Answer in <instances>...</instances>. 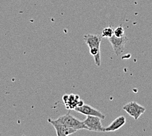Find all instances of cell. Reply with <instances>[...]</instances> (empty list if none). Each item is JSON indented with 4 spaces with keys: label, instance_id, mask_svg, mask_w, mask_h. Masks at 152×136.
Returning a JSON list of instances; mask_svg holds the SVG:
<instances>
[{
    "label": "cell",
    "instance_id": "cell-1",
    "mask_svg": "<svg viewBox=\"0 0 152 136\" xmlns=\"http://www.w3.org/2000/svg\"><path fill=\"white\" fill-rule=\"evenodd\" d=\"M84 40L90 49L91 55L93 56L94 63L100 67L101 65L100 43L102 36L98 35L87 34L84 36Z\"/></svg>",
    "mask_w": 152,
    "mask_h": 136
},
{
    "label": "cell",
    "instance_id": "cell-2",
    "mask_svg": "<svg viewBox=\"0 0 152 136\" xmlns=\"http://www.w3.org/2000/svg\"><path fill=\"white\" fill-rule=\"evenodd\" d=\"M55 121L62 124H64L69 128L75 129L76 130L80 129H88V128L84 124L83 122L80 121V120L76 119L74 116L71 115L69 113L61 116Z\"/></svg>",
    "mask_w": 152,
    "mask_h": 136
},
{
    "label": "cell",
    "instance_id": "cell-3",
    "mask_svg": "<svg viewBox=\"0 0 152 136\" xmlns=\"http://www.w3.org/2000/svg\"><path fill=\"white\" fill-rule=\"evenodd\" d=\"M123 109L136 121H137L145 111V108L144 107L140 105V104L135 102H131L126 103L123 106Z\"/></svg>",
    "mask_w": 152,
    "mask_h": 136
},
{
    "label": "cell",
    "instance_id": "cell-4",
    "mask_svg": "<svg viewBox=\"0 0 152 136\" xmlns=\"http://www.w3.org/2000/svg\"><path fill=\"white\" fill-rule=\"evenodd\" d=\"M62 101L66 109L68 110H74L76 107L83 105L84 104L83 101L80 100V96L74 94L64 95L62 96Z\"/></svg>",
    "mask_w": 152,
    "mask_h": 136
},
{
    "label": "cell",
    "instance_id": "cell-5",
    "mask_svg": "<svg viewBox=\"0 0 152 136\" xmlns=\"http://www.w3.org/2000/svg\"><path fill=\"white\" fill-rule=\"evenodd\" d=\"M100 117L95 116H87L83 122L88 128V130L93 132H104V128Z\"/></svg>",
    "mask_w": 152,
    "mask_h": 136
},
{
    "label": "cell",
    "instance_id": "cell-6",
    "mask_svg": "<svg viewBox=\"0 0 152 136\" xmlns=\"http://www.w3.org/2000/svg\"><path fill=\"white\" fill-rule=\"evenodd\" d=\"M109 41L112 45L113 51L117 56L121 55L125 49V45L128 41V38L125 36L122 37H117L113 36L109 38Z\"/></svg>",
    "mask_w": 152,
    "mask_h": 136
},
{
    "label": "cell",
    "instance_id": "cell-7",
    "mask_svg": "<svg viewBox=\"0 0 152 136\" xmlns=\"http://www.w3.org/2000/svg\"><path fill=\"white\" fill-rule=\"evenodd\" d=\"M74 111L83 114L86 116H95L100 117L101 119H105L106 116L101 113L100 111L94 109L92 106L87 105V104H83V105L76 107Z\"/></svg>",
    "mask_w": 152,
    "mask_h": 136
},
{
    "label": "cell",
    "instance_id": "cell-8",
    "mask_svg": "<svg viewBox=\"0 0 152 136\" xmlns=\"http://www.w3.org/2000/svg\"><path fill=\"white\" fill-rule=\"evenodd\" d=\"M48 122L50 123L53 126V127L55 128L56 132V135L58 136L69 135L74 134V133L77 131L75 129L69 128L64 124H62L61 123L56 122L55 120H52L49 119H48Z\"/></svg>",
    "mask_w": 152,
    "mask_h": 136
},
{
    "label": "cell",
    "instance_id": "cell-9",
    "mask_svg": "<svg viewBox=\"0 0 152 136\" xmlns=\"http://www.w3.org/2000/svg\"><path fill=\"white\" fill-rule=\"evenodd\" d=\"M125 123L126 119L125 116H120L114 120L108 126H107L106 128H104V132H110L118 130L119 129H120L125 125Z\"/></svg>",
    "mask_w": 152,
    "mask_h": 136
},
{
    "label": "cell",
    "instance_id": "cell-10",
    "mask_svg": "<svg viewBox=\"0 0 152 136\" xmlns=\"http://www.w3.org/2000/svg\"><path fill=\"white\" fill-rule=\"evenodd\" d=\"M113 35H114V30L112 29V28L107 27L104 28L102 31V37H105L109 39V38L112 37Z\"/></svg>",
    "mask_w": 152,
    "mask_h": 136
},
{
    "label": "cell",
    "instance_id": "cell-11",
    "mask_svg": "<svg viewBox=\"0 0 152 136\" xmlns=\"http://www.w3.org/2000/svg\"><path fill=\"white\" fill-rule=\"evenodd\" d=\"M114 36L117 37H122L125 36V30L122 25L115 28L114 30Z\"/></svg>",
    "mask_w": 152,
    "mask_h": 136
}]
</instances>
